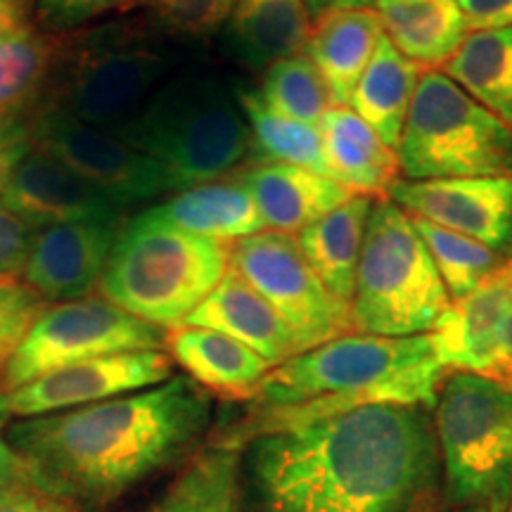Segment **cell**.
Wrapping results in <instances>:
<instances>
[{
	"label": "cell",
	"mask_w": 512,
	"mask_h": 512,
	"mask_svg": "<svg viewBox=\"0 0 512 512\" xmlns=\"http://www.w3.org/2000/svg\"><path fill=\"white\" fill-rule=\"evenodd\" d=\"M418 406L373 403L247 441L240 503L249 512H408L437 460Z\"/></svg>",
	"instance_id": "6da1fadb"
},
{
	"label": "cell",
	"mask_w": 512,
	"mask_h": 512,
	"mask_svg": "<svg viewBox=\"0 0 512 512\" xmlns=\"http://www.w3.org/2000/svg\"><path fill=\"white\" fill-rule=\"evenodd\" d=\"M211 399L188 375L72 411L19 418L22 477L69 512H102L200 444Z\"/></svg>",
	"instance_id": "7a4b0ae2"
},
{
	"label": "cell",
	"mask_w": 512,
	"mask_h": 512,
	"mask_svg": "<svg viewBox=\"0 0 512 512\" xmlns=\"http://www.w3.org/2000/svg\"><path fill=\"white\" fill-rule=\"evenodd\" d=\"M444 377L430 335L349 332L268 370L249 422L216 446L240 448L256 434L373 403L434 408Z\"/></svg>",
	"instance_id": "3957f363"
},
{
	"label": "cell",
	"mask_w": 512,
	"mask_h": 512,
	"mask_svg": "<svg viewBox=\"0 0 512 512\" xmlns=\"http://www.w3.org/2000/svg\"><path fill=\"white\" fill-rule=\"evenodd\" d=\"M169 48L150 27L112 22L55 36L34 110H55L119 133L171 79Z\"/></svg>",
	"instance_id": "277c9868"
},
{
	"label": "cell",
	"mask_w": 512,
	"mask_h": 512,
	"mask_svg": "<svg viewBox=\"0 0 512 512\" xmlns=\"http://www.w3.org/2000/svg\"><path fill=\"white\" fill-rule=\"evenodd\" d=\"M119 136L155 159L171 192L226 178L252 152L238 91L211 76H171Z\"/></svg>",
	"instance_id": "5b68a950"
},
{
	"label": "cell",
	"mask_w": 512,
	"mask_h": 512,
	"mask_svg": "<svg viewBox=\"0 0 512 512\" xmlns=\"http://www.w3.org/2000/svg\"><path fill=\"white\" fill-rule=\"evenodd\" d=\"M228 271V245L138 214L124 223L98 283L102 299L157 328L183 325Z\"/></svg>",
	"instance_id": "8992f818"
},
{
	"label": "cell",
	"mask_w": 512,
	"mask_h": 512,
	"mask_svg": "<svg viewBox=\"0 0 512 512\" xmlns=\"http://www.w3.org/2000/svg\"><path fill=\"white\" fill-rule=\"evenodd\" d=\"M451 304L434 259L411 216L375 200L358 259L351 328L361 335H427Z\"/></svg>",
	"instance_id": "52a82bcc"
},
{
	"label": "cell",
	"mask_w": 512,
	"mask_h": 512,
	"mask_svg": "<svg viewBox=\"0 0 512 512\" xmlns=\"http://www.w3.org/2000/svg\"><path fill=\"white\" fill-rule=\"evenodd\" d=\"M396 157L406 181L512 176V128L441 69H425Z\"/></svg>",
	"instance_id": "ba28073f"
},
{
	"label": "cell",
	"mask_w": 512,
	"mask_h": 512,
	"mask_svg": "<svg viewBox=\"0 0 512 512\" xmlns=\"http://www.w3.org/2000/svg\"><path fill=\"white\" fill-rule=\"evenodd\" d=\"M434 411L448 501L458 508L503 503L512 494V387L451 370Z\"/></svg>",
	"instance_id": "9c48e42d"
},
{
	"label": "cell",
	"mask_w": 512,
	"mask_h": 512,
	"mask_svg": "<svg viewBox=\"0 0 512 512\" xmlns=\"http://www.w3.org/2000/svg\"><path fill=\"white\" fill-rule=\"evenodd\" d=\"M164 332L102 297L48 306L10 356L0 389L12 392L36 377L98 356L164 349Z\"/></svg>",
	"instance_id": "30bf717a"
},
{
	"label": "cell",
	"mask_w": 512,
	"mask_h": 512,
	"mask_svg": "<svg viewBox=\"0 0 512 512\" xmlns=\"http://www.w3.org/2000/svg\"><path fill=\"white\" fill-rule=\"evenodd\" d=\"M228 266L290 323L306 349L354 332L349 306L339 304L323 285L297 235L266 228L233 242L228 245Z\"/></svg>",
	"instance_id": "8fae6325"
},
{
	"label": "cell",
	"mask_w": 512,
	"mask_h": 512,
	"mask_svg": "<svg viewBox=\"0 0 512 512\" xmlns=\"http://www.w3.org/2000/svg\"><path fill=\"white\" fill-rule=\"evenodd\" d=\"M24 131L29 147L57 157L124 207L171 192L155 159L107 128L83 124L55 110H34Z\"/></svg>",
	"instance_id": "7c38bea8"
},
{
	"label": "cell",
	"mask_w": 512,
	"mask_h": 512,
	"mask_svg": "<svg viewBox=\"0 0 512 512\" xmlns=\"http://www.w3.org/2000/svg\"><path fill=\"white\" fill-rule=\"evenodd\" d=\"M174 366L176 363L164 349L98 356L12 389L8 392L10 411L17 418H36L143 392L171 380Z\"/></svg>",
	"instance_id": "4fadbf2b"
},
{
	"label": "cell",
	"mask_w": 512,
	"mask_h": 512,
	"mask_svg": "<svg viewBox=\"0 0 512 512\" xmlns=\"http://www.w3.org/2000/svg\"><path fill=\"white\" fill-rule=\"evenodd\" d=\"M387 200L453 233L512 256V176L396 181Z\"/></svg>",
	"instance_id": "5bb4252c"
},
{
	"label": "cell",
	"mask_w": 512,
	"mask_h": 512,
	"mask_svg": "<svg viewBox=\"0 0 512 512\" xmlns=\"http://www.w3.org/2000/svg\"><path fill=\"white\" fill-rule=\"evenodd\" d=\"M0 202L34 230L62 223H126V211L110 192L76 174L48 152L29 147L19 159Z\"/></svg>",
	"instance_id": "9a60e30c"
},
{
	"label": "cell",
	"mask_w": 512,
	"mask_h": 512,
	"mask_svg": "<svg viewBox=\"0 0 512 512\" xmlns=\"http://www.w3.org/2000/svg\"><path fill=\"white\" fill-rule=\"evenodd\" d=\"M124 223H62L36 230L24 283L43 302H74L98 287Z\"/></svg>",
	"instance_id": "2e32d148"
},
{
	"label": "cell",
	"mask_w": 512,
	"mask_h": 512,
	"mask_svg": "<svg viewBox=\"0 0 512 512\" xmlns=\"http://www.w3.org/2000/svg\"><path fill=\"white\" fill-rule=\"evenodd\" d=\"M512 311V256L503 261L475 292L453 299L427 332L439 363L460 373L489 375L498 354L501 328Z\"/></svg>",
	"instance_id": "e0dca14e"
},
{
	"label": "cell",
	"mask_w": 512,
	"mask_h": 512,
	"mask_svg": "<svg viewBox=\"0 0 512 512\" xmlns=\"http://www.w3.org/2000/svg\"><path fill=\"white\" fill-rule=\"evenodd\" d=\"M185 323L230 335L266 358L271 366L306 351V344L290 328V323L230 266L221 283Z\"/></svg>",
	"instance_id": "ac0fdd59"
},
{
	"label": "cell",
	"mask_w": 512,
	"mask_h": 512,
	"mask_svg": "<svg viewBox=\"0 0 512 512\" xmlns=\"http://www.w3.org/2000/svg\"><path fill=\"white\" fill-rule=\"evenodd\" d=\"M164 349L204 392L226 399H254L259 384L273 368L247 344L200 325L183 323L169 328L164 332Z\"/></svg>",
	"instance_id": "d6986e66"
},
{
	"label": "cell",
	"mask_w": 512,
	"mask_h": 512,
	"mask_svg": "<svg viewBox=\"0 0 512 512\" xmlns=\"http://www.w3.org/2000/svg\"><path fill=\"white\" fill-rule=\"evenodd\" d=\"M268 230L297 235L356 195L347 185L292 164L254 162L238 174Z\"/></svg>",
	"instance_id": "ffe728a7"
},
{
	"label": "cell",
	"mask_w": 512,
	"mask_h": 512,
	"mask_svg": "<svg viewBox=\"0 0 512 512\" xmlns=\"http://www.w3.org/2000/svg\"><path fill=\"white\" fill-rule=\"evenodd\" d=\"M143 214L162 226L200 235L221 245H233L266 230L252 192L247 190L240 176L219 178V181L181 190Z\"/></svg>",
	"instance_id": "44dd1931"
},
{
	"label": "cell",
	"mask_w": 512,
	"mask_h": 512,
	"mask_svg": "<svg viewBox=\"0 0 512 512\" xmlns=\"http://www.w3.org/2000/svg\"><path fill=\"white\" fill-rule=\"evenodd\" d=\"M55 55V34L38 24L34 0H0V119L36 105Z\"/></svg>",
	"instance_id": "7402d4cb"
},
{
	"label": "cell",
	"mask_w": 512,
	"mask_h": 512,
	"mask_svg": "<svg viewBox=\"0 0 512 512\" xmlns=\"http://www.w3.org/2000/svg\"><path fill=\"white\" fill-rule=\"evenodd\" d=\"M382 36V19L373 8L337 10L313 19L304 55L323 74L335 107H349Z\"/></svg>",
	"instance_id": "603a6c76"
},
{
	"label": "cell",
	"mask_w": 512,
	"mask_h": 512,
	"mask_svg": "<svg viewBox=\"0 0 512 512\" xmlns=\"http://www.w3.org/2000/svg\"><path fill=\"white\" fill-rule=\"evenodd\" d=\"M320 136L328 152L332 174L356 195L387 200L399 181L401 164L384 140L351 107H332L320 119Z\"/></svg>",
	"instance_id": "cb8c5ba5"
},
{
	"label": "cell",
	"mask_w": 512,
	"mask_h": 512,
	"mask_svg": "<svg viewBox=\"0 0 512 512\" xmlns=\"http://www.w3.org/2000/svg\"><path fill=\"white\" fill-rule=\"evenodd\" d=\"M375 200L368 195H354L323 219L311 223L297 242L313 271L339 304L349 306L354 299L358 259H361L366 226Z\"/></svg>",
	"instance_id": "d4e9b609"
},
{
	"label": "cell",
	"mask_w": 512,
	"mask_h": 512,
	"mask_svg": "<svg viewBox=\"0 0 512 512\" xmlns=\"http://www.w3.org/2000/svg\"><path fill=\"white\" fill-rule=\"evenodd\" d=\"M384 36L422 69L444 67L467 36L456 0H375Z\"/></svg>",
	"instance_id": "484cf974"
},
{
	"label": "cell",
	"mask_w": 512,
	"mask_h": 512,
	"mask_svg": "<svg viewBox=\"0 0 512 512\" xmlns=\"http://www.w3.org/2000/svg\"><path fill=\"white\" fill-rule=\"evenodd\" d=\"M311 31L304 0H238L228 19V43L233 55L249 67L299 55Z\"/></svg>",
	"instance_id": "4316f807"
},
{
	"label": "cell",
	"mask_w": 512,
	"mask_h": 512,
	"mask_svg": "<svg viewBox=\"0 0 512 512\" xmlns=\"http://www.w3.org/2000/svg\"><path fill=\"white\" fill-rule=\"evenodd\" d=\"M418 64L403 57L387 36L380 38L373 60L358 81L349 107L396 150L420 79Z\"/></svg>",
	"instance_id": "83f0119b"
},
{
	"label": "cell",
	"mask_w": 512,
	"mask_h": 512,
	"mask_svg": "<svg viewBox=\"0 0 512 512\" xmlns=\"http://www.w3.org/2000/svg\"><path fill=\"white\" fill-rule=\"evenodd\" d=\"M441 72L512 128V27L467 34Z\"/></svg>",
	"instance_id": "f1b7e54d"
},
{
	"label": "cell",
	"mask_w": 512,
	"mask_h": 512,
	"mask_svg": "<svg viewBox=\"0 0 512 512\" xmlns=\"http://www.w3.org/2000/svg\"><path fill=\"white\" fill-rule=\"evenodd\" d=\"M238 100L247 117L249 133H252L254 162L302 166V169L337 181L318 126L280 117L268 110L264 102L256 98V93L242 91V88H238Z\"/></svg>",
	"instance_id": "f546056e"
},
{
	"label": "cell",
	"mask_w": 512,
	"mask_h": 512,
	"mask_svg": "<svg viewBox=\"0 0 512 512\" xmlns=\"http://www.w3.org/2000/svg\"><path fill=\"white\" fill-rule=\"evenodd\" d=\"M240 460L238 448L214 446L190 460L169 496L176 512H240Z\"/></svg>",
	"instance_id": "4dcf8cb0"
},
{
	"label": "cell",
	"mask_w": 512,
	"mask_h": 512,
	"mask_svg": "<svg viewBox=\"0 0 512 512\" xmlns=\"http://www.w3.org/2000/svg\"><path fill=\"white\" fill-rule=\"evenodd\" d=\"M256 98L280 117L311 126H318L320 119L335 107L323 74L302 53L266 67V76Z\"/></svg>",
	"instance_id": "1f68e13d"
},
{
	"label": "cell",
	"mask_w": 512,
	"mask_h": 512,
	"mask_svg": "<svg viewBox=\"0 0 512 512\" xmlns=\"http://www.w3.org/2000/svg\"><path fill=\"white\" fill-rule=\"evenodd\" d=\"M411 221L422 242L430 249L434 266H437L441 280L451 294V302L475 292L496 268L503 266V256L482 242L441 228L437 223L418 219V216H411Z\"/></svg>",
	"instance_id": "d6a6232c"
},
{
	"label": "cell",
	"mask_w": 512,
	"mask_h": 512,
	"mask_svg": "<svg viewBox=\"0 0 512 512\" xmlns=\"http://www.w3.org/2000/svg\"><path fill=\"white\" fill-rule=\"evenodd\" d=\"M238 0H126L124 8L145 10L150 24L166 34L207 38L228 22Z\"/></svg>",
	"instance_id": "836d02e7"
},
{
	"label": "cell",
	"mask_w": 512,
	"mask_h": 512,
	"mask_svg": "<svg viewBox=\"0 0 512 512\" xmlns=\"http://www.w3.org/2000/svg\"><path fill=\"white\" fill-rule=\"evenodd\" d=\"M46 309L48 302H43L24 280L15 275H0V361L5 366Z\"/></svg>",
	"instance_id": "e575fe53"
},
{
	"label": "cell",
	"mask_w": 512,
	"mask_h": 512,
	"mask_svg": "<svg viewBox=\"0 0 512 512\" xmlns=\"http://www.w3.org/2000/svg\"><path fill=\"white\" fill-rule=\"evenodd\" d=\"M126 0H34L36 19L48 34H69L88 19L124 5Z\"/></svg>",
	"instance_id": "d590c367"
},
{
	"label": "cell",
	"mask_w": 512,
	"mask_h": 512,
	"mask_svg": "<svg viewBox=\"0 0 512 512\" xmlns=\"http://www.w3.org/2000/svg\"><path fill=\"white\" fill-rule=\"evenodd\" d=\"M36 230L0 202V275L24 271Z\"/></svg>",
	"instance_id": "8d00e7d4"
},
{
	"label": "cell",
	"mask_w": 512,
	"mask_h": 512,
	"mask_svg": "<svg viewBox=\"0 0 512 512\" xmlns=\"http://www.w3.org/2000/svg\"><path fill=\"white\" fill-rule=\"evenodd\" d=\"M467 29H505L512 27V0H456Z\"/></svg>",
	"instance_id": "74e56055"
},
{
	"label": "cell",
	"mask_w": 512,
	"mask_h": 512,
	"mask_svg": "<svg viewBox=\"0 0 512 512\" xmlns=\"http://www.w3.org/2000/svg\"><path fill=\"white\" fill-rule=\"evenodd\" d=\"M0 512H69L62 508L60 503H55L53 498L34 489L27 479H19L0 494Z\"/></svg>",
	"instance_id": "f35d334b"
},
{
	"label": "cell",
	"mask_w": 512,
	"mask_h": 512,
	"mask_svg": "<svg viewBox=\"0 0 512 512\" xmlns=\"http://www.w3.org/2000/svg\"><path fill=\"white\" fill-rule=\"evenodd\" d=\"M29 150V140H27V131L22 126L8 124L0 131V195H3L5 183L15 166L19 164V159L27 155Z\"/></svg>",
	"instance_id": "ab89813d"
},
{
	"label": "cell",
	"mask_w": 512,
	"mask_h": 512,
	"mask_svg": "<svg viewBox=\"0 0 512 512\" xmlns=\"http://www.w3.org/2000/svg\"><path fill=\"white\" fill-rule=\"evenodd\" d=\"M491 380L505 384V387H512V311L505 318L501 328V339H498V354L494 361V368L486 375Z\"/></svg>",
	"instance_id": "60d3db41"
},
{
	"label": "cell",
	"mask_w": 512,
	"mask_h": 512,
	"mask_svg": "<svg viewBox=\"0 0 512 512\" xmlns=\"http://www.w3.org/2000/svg\"><path fill=\"white\" fill-rule=\"evenodd\" d=\"M22 479V470H19V460L8 444V439L0 437V494L10 489L12 484Z\"/></svg>",
	"instance_id": "b9f144b4"
},
{
	"label": "cell",
	"mask_w": 512,
	"mask_h": 512,
	"mask_svg": "<svg viewBox=\"0 0 512 512\" xmlns=\"http://www.w3.org/2000/svg\"><path fill=\"white\" fill-rule=\"evenodd\" d=\"M306 10L313 19L330 15L337 10H356V8H370L375 0H304Z\"/></svg>",
	"instance_id": "7bdbcfd3"
},
{
	"label": "cell",
	"mask_w": 512,
	"mask_h": 512,
	"mask_svg": "<svg viewBox=\"0 0 512 512\" xmlns=\"http://www.w3.org/2000/svg\"><path fill=\"white\" fill-rule=\"evenodd\" d=\"M143 512H176V510H174V501H171L169 491H166V494H164L162 498H157V501L152 503L150 508H145Z\"/></svg>",
	"instance_id": "ee69618b"
},
{
	"label": "cell",
	"mask_w": 512,
	"mask_h": 512,
	"mask_svg": "<svg viewBox=\"0 0 512 512\" xmlns=\"http://www.w3.org/2000/svg\"><path fill=\"white\" fill-rule=\"evenodd\" d=\"M10 415H12V411H10L8 392H3V389H0V430H3V427L8 425Z\"/></svg>",
	"instance_id": "f6af8a7d"
},
{
	"label": "cell",
	"mask_w": 512,
	"mask_h": 512,
	"mask_svg": "<svg viewBox=\"0 0 512 512\" xmlns=\"http://www.w3.org/2000/svg\"><path fill=\"white\" fill-rule=\"evenodd\" d=\"M491 512H512V494L505 498L503 503H498V505H494V508H491Z\"/></svg>",
	"instance_id": "bcb514c9"
},
{
	"label": "cell",
	"mask_w": 512,
	"mask_h": 512,
	"mask_svg": "<svg viewBox=\"0 0 512 512\" xmlns=\"http://www.w3.org/2000/svg\"><path fill=\"white\" fill-rule=\"evenodd\" d=\"M453 512H491V508H486V505H470V508H460Z\"/></svg>",
	"instance_id": "7dc6e473"
},
{
	"label": "cell",
	"mask_w": 512,
	"mask_h": 512,
	"mask_svg": "<svg viewBox=\"0 0 512 512\" xmlns=\"http://www.w3.org/2000/svg\"><path fill=\"white\" fill-rule=\"evenodd\" d=\"M8 124H10V119H0V131H3V128Z\"/></svg>",
	"instance_id": "c3c4849f"
},
{
	"label": "cell",
	"mask_w": 512,
	"mask_h": 512,
	"mask_svg": "<svg viewBox=\"0 0 512 512\" xmlns=\"http://www.w3.org/2000/svg\"><path fill=\"white\" fill-rule=\"evenodd\" d=\"M3 373H5V363L0 361V380H3Z\"/></svg>",
	"instance_id": "681fc988"
}]
</instances>
